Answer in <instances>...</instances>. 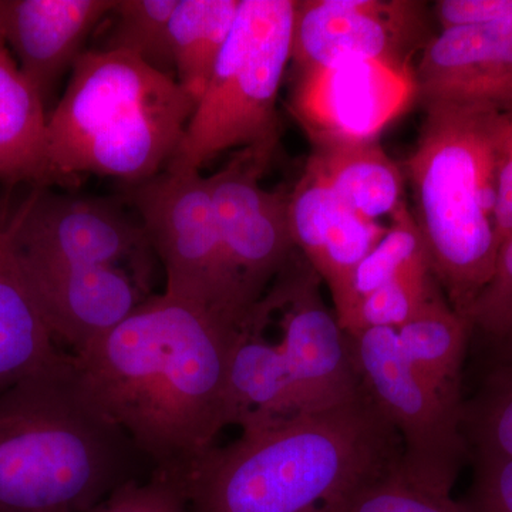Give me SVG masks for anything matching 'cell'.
Instances as JSON below:
<instances>
[{
    "mask_svg": "<svg viewBox=\"0 0 512 512\" xmlns=\"http://www.w3.org/2000/svg\"><path fill=\"white\" fill-rule=\"evenodd\" d=\"M195 107L177 79L138 57L86 50L47 114L46 156L56 187H76L87 174L131 185L161 173Z\"/></svg>",
    "mask_w": 512,
    "mask_h": 512,
    "instance_id": "277c9868",
    "label": "cell"
},
{
    "mask_svg": "<svg viewBox=\"0 0 512 512\" xmlns=\"http://www.w3.org/2000/svg\"><path fill=\"white\" fill-rule=\"evenodd\" d=\"M500 345L504 352V362H512V330Z\"/></svg>",
    "mask_w": 512,
    "mask_h": 512,
    "instance_id": "e575fe53",
    "label": "cell"
},
{
    "mask_svg": "<svg viewBox=\"0 0 512 512\" xmlns=\"http://www.w3.org/2000/svg\"><path fill=\"white\" fill-rule=\"evenodd\" d=\"M241 0H180L170 22L175 79L200 101L227 43Z\"/></svg>",
    "mask_w": 512,
    "mask_h": 512,
    "instance_id": "603a6c76",
    "label": "cell"
},
{
    "mask_svg": "<svg viewBox=\"0 0 512 512\" xmlns=\"http://www.w3.org/2000/svg\"><path fill=\"white\" fill-rule=\"evenodd\" d=\"M417 100L512 116V20L440 30L416 66Z\"/></svg>",
    "mask_w": 512,
    "mask_h": 512,
    "instance_id": "5bb4252c",
    "label": "cell"
},
{
    "mask_svg": "<svg viewBox=\"0 0 512 512\" xmlns=\"http://www.w3.org/2000/svg\"><path fill=\"white\" fill-rule=\"evenodd\" d=\"M430 18L419 0H296L291 63L298 73L352 57L416 67Z\"/></svg>",
    "mask_w": 512,
    "mask_h": 512,
    "instance_id": "7c38bea8",
    "label": "cell"
},
{
    "mask_svg": "<svg viewBox=\"0 0 512 512\" xmlns=\"http://www.w3.org/2000/svg\"><path fill=\"white\" fill-rule=\"evenodd\" d=\"M241 333L164 292L148 296L73 362L153 473L184 488L229 426L228 362Z\"/></svg>",
    "mask_w": 512,
    "mask_h": 512,
    "instance_id": "6da1fadb",
    "label": "cell"
},
{
    "mask_svg": "<svg viewBox=\"0 0 512 512\" xmlns=\"http://www.w3.org/2000/svg\"><path fill=\"white\" fill-rule=\"evenodd\" d=\"M133 441L67 353L0 393V512H94L130 481Z\"/></svg>",
    "mask_w": 512,
    "mask_h": 512,
    "instance_id": "3957f363",
    "label": "cell"
},
{
    "mask_svg": "<svg viewBox=\"0 0 512 512\" xmlns=\"http://www.w3.org/2000/svg\"><path fill=\"white\" fill-rule=\"evenodd\" d=\"M180 0H117L113 26L103 50H119L143 60L151 69L174 77L170 22Z\"/></svg>",
    "mask_w": 512,
    "mask_h": 512,
    "instance_id": "d4e9b609",
    "label": "cell"
},
{
    "mask_svg": "<svg viewBox=\"0 0 512 512\" xmlns=\"http://www.w3.org/2000/svg\"><path fill=\"white\" fill-rule=\"evenodd\" d=\"M461 424L470 457L512 458V362L495 367L464 402Z\"/></svg>",
    "mask_w": 512,
    "mask_h": 512,
    "instance_id": "484cf974",
    "label": "cell"
},
{
    "mask_svg": "<svg viewBox=\"0 0 512 512\" xmlns=\"http://www.w3.org/2000/svg\"><path fill=\"white\" fill-rule=\"evenodd\" d=\"M229 426L242 430L296 414L295 390L284 353L262 330L247 329L231 350L227 372Z\"/></svg>",
    "mask_w": 512,
    "mask_h": 512,
    "instance_id": "44dd1931",
    "label": "cell"
},
{
    "mask_svg": "<svg viewBox=\"0 0 512 512\" xmlns=\"http://www.w3.org/2000/svg\"><path fill=\"white\" fill-rule=\"evenodd\" d=\"M352 342L367 392L402 440L400 470L414 483L451 493L470 457L463 406L444 399L404 359L396 330H365Z\"/></svg>",
    "mask_w": 512,
    "mask_h": 512,
    "instance_id": "ba28073f",
    "label": "cell"
},
{
    "mask_svg": "<svg viewBox=\"0 0 512 512\" xmlns=\"http://www.w3.org/2000/svg\"><path fill=\"white\" fill-rule=\"evenodd\" d=\"M495 184V235L500 247L512 234V116L508 117L498 140Z\"/></svg>",
    "mask_w": 512,
    "mask_h": 512,
    "instance_id": "d6a6232c",
    "label": "cell"
},
{
    "mask_svg": "<svg viewBox=\"0 0 512 512\" xmlns=\"http://www.w3.org/2000/svg\"><path fill=\"white\" fill-rule=\"evenodd\" d=\"M289 221L296 251L328 286L336 308L387 227L360 217L306 168L289 192Z\"/></svg>",
    "mask_w": 512,
    "mask_h": 512,
    "instance_id": "e0dca14e",
    "label": "cell"
},
{
    "mask_svg": "<svg viewBox=\"0 0 512 512\" xmlns=\"http://www.w3.org/2000/svg\"><path fill=\"white\" fill-rule=\"evenodd\" d=\"M10 227L25 261L123 269L151 293L156 254L140 220L116 202L29 188L13 207Z\"/></svg>",
    "mask_w": 512,
    "mask_h": 512,
    "instance_id": "9c48e42d",
    "label": "cell"
},
{
    "mask_svg": "<svg viewBox=\"0 0 512 512\" xmlns=\"http://www.w3.org/2000/svg\"><path fill=\"white\" fill-rule=\"evenodd\" d=\"M12 192L13 190H9V188H0V228L8 222L16 204L13 201Z\"/></svg>",
    "mask_w": 512,
    "mask_h": 512,
    "instance_id": "836d02e7",
    "label": "cell"
},
{
    "mask_svg": "<svg viewBox=\"0 0 512 512\" xmlns=\"http://www.w3.org/2000/svg\"><path fill=\"white\" fill-rule=\"evenodd\" d=\"M402 454L363 387L332 409L249 427L215 447L185 484L188 512H343L357 491L402 466Z\"/></svg>",
    "mask_w": 512,
    "mask_h": 512,
    "instance_id": "7a4b0ae2",
    "label": "cell"
},
{
    "mask_svg": "<svg viewBox=\"0 0 512 512\" xmlns=\"http://www.w3.org/2000/svg\"><path fill=\"white\" fill-rule=\"evenodd\" d=\"M440 288L430 259H424L357 303L342 328L350 338L369 329H400Z\"/></svg>",
    "mask_w": 512,
    "mask_h": 512,
    "instance_id": "4316f807",
    "label": "cell"
},
{
    "mask_svg": "<svg viewBox=\"0 0 512 512\" xmlns=\"http://www.w3.org/2000/svg\"><path fill=\"white\" fill-rule=\"evenodd\" d=\"M167 276L168 293L227 323L249 329L259 302L242 281L222 241L207 177L188 168L124 185Z\"/></svg>",
    "mask_w": 512,
    "mask_h": 512,
    "instance_id": "52a82bcc",
    "label": "cell"
},
{
    "mask_svg": "<svg viewBox=\"0 0 512 512\" xmlns=\"http://www.w3.org/2000/svg\"><path fill=\"white\" fill-rule=\"evenodd\" d=\"M417 100L416 67L342 59L303 70L289 110L312 146L379 140Z\"/></svg>",
    "mask_w": 512,
    "mask_h": 512,
    "instance_id": "8fae6325",
    "label": "cell"
},
{
    "mask_svg": "<svg viewBox=\"0 0 512 512\" xmlns=\"http://www.w3.org/2000/svg\"><path fill=\"white\" fill-rule=\"evenodd\" d=\"M274 154L259 148L239 150L207 177L229 258L259 303L298 252L289 221V192L269 191L261 184Z\"/></svg>",
    "mask_w": 512,
    "mask_h": 512,
    "instance_id": "4fadbf2b",
    "label": "cell"
},
{
    "mask_svg": "<svg viewBox=\"0 0 512 512\" xmlns=\"http://www.w3.org/2000/svg\"><path fill=\"white\" fill-rule=\"evenodd\" d=\"M296 0H241L237 20L168 168L201 171L229 150L275 151ZM165 167V168H167Z\"/></svg>",
    "mask_w": 512,
    "mask_h": 512,
    "instance_id": "8992f818",
    "label": "cell"
},
{
    "mask_svg": "<svg viewBox=\"0 0 512 512\" xmlns=\"http://www.w3.org/2000/svg\"><path fill=\"white\" fill-rule=\"evenodd\" d=\"M343 512H470L453 494L409 480L402 470L390 471L357 491Z\"/></svg>",
    "mask_w": 512,
    "mask_h": 512,
    "instance_id": "83f0119b",
    "label": "cell"
},
{
    "mask_svg": "<svg viewBox=\"0 0 512 512\" xmlns=\"http://www.w3.org/2000/svg\"><path fill=\"white\" fill-rule=\"evenodd\" d=\"M473 483L466 504L470 512H512V458L473 456Z\"/></svg>",
    "mask_w": 512,
    "mask_h": 512,
    "instance_id": "4dcf8cb0",
    "label": "cell"
},
{
    "mask_svg": "<svg viewBox=\"0 0 512 512\" xmlns=\"http://www.w3.org/2000/svg\"><path fill=\"white\" fill-rule=\"evenodd\" d=\"M305 168L366 220L392 217L406 202V175L379 140L313 147Z\"/></svg>",
    "mask_w": 512,
    "mask_h": 512,
    "instance_id": "ffe728a7",
    "label": "cell"
},
{
    "mask_svg": "<svg viewBox=\"0 0 512 512\" xmlns=\"http://www.w3.org/2000/svg\"><path fill=\"white\" fill-rule=\"evenodd\" d=\"M275 281L261 306L269 316L282 313L278 345L291 373L296 414L349 402L365 384L352 338L323 302L318 274L296 252Z\"/></svg>",
    "mask_w": 512,
    "mask_h": 512,
    "instance_id": "30bf717a",
    "label": "cell"
},
{
    "mask_svg": "<svg viewBox=\"0 0 512 512\" xmlns=\"http://www.w3.org/2000/svg\"><path fill=\"white\" fill-rule=\"evenodd\" d=\"M434 13L441 30L512 20V0H439Z\"/></svg>",
    "mask_w": 512,
    "mask_h": 512,
    "instance_id": "1f68e13d",
    "label": "cell"
},
{
    "mask_svg": "<svg viewBox=\"0 0 512 512\" xmlns=\"http://www.w3.org/2000/svg\"><path fill=\"white\" fill-rule=\"evenodd\" d=\"M67 353L57 346L23 274L13 249L9 217L0 228V393L59 362Z\"/></svg>",
    "mask_w": 512,
    "mask_h": 512,
    "instance_id": "ac0fdd59",
    "label": "cell"
},
{
    "mask_svg": "<svg viewBox=\"0 0 512 512\" xmlns=\"http://www.w3.org/2000/svg\"><path fill=\"white\" fill-rule=\"evenodd\" d=\"M46 106L0 33V184L56 187L46 156Z\"/></svg>",
    "mask_w": 512,
    "mask_h": 512,
    "instance_id": "d6986e66",
    "label": "cell"
},
{
    "mask_svg": "<svg viewBox=\"0 0 512 512\" xmlns=\"http://www.w3.org/2000/svg\"><path fill=\"white\" fill-rule=\"evenodd\" d=\"M117 0H0V33L45 106Z\"/></svg>",
    "mask_w": 512,
    "mask_h": 512,
    "instance_id": "2e32d148",
    "label": "cell"
},
{
    "mask_svg": "<svg viewBox=\"0 0 512 512\" xmlns=\"http://www.w3.org/2000/svg\"><path fill=\"white\" fill-rule=\"evenodd\" d=\"M471 330L468 320L454 311L441 288L396 330L397 346L404 359L444 399L460 407L464 404L461 375Z\"/></svg>",
    "mask_w": 512,
    "mask_h": 512,
    "instance_id": "7402d4cb",
    "label": "cell"
},
{
    "mask_svg": "<svg viewBox=\"0 0 512 512\" xmlns=\"http://www.w3.org/2000/svg\"><path fill=\"white\" fill-rule=\"evenodd\" d=\"M94 512H188L183 485L161 474L133 480L119 488Z\"/></svg>",
    "mask_w": 512,
    "mask_h": 512,
    "instance_id": "f546056e",
    "label": "cell"
},
{
    "mask_svg": "<svg viewBox=\"0 0 512 512\" xmlns=\"http://www.w3.org/2000/svg\"><path fill=\"white\" fill-rule=\"evenodd\" d=\"M471 329L503 342L512 330V234L498 249L494 274L467 313Z\"/></svg>",
    "mask_w": 512,
    "mask_h": 512,
    "instance_id": "f1b7e54d",
    "label": "cell"
},
{
    "mask_svg": "<svg viewBox=\"0 0 512 512\" xmlns=\"http://www.w3.org/2000/svg\"><path fill=\"white\" fill-rule=\"evenodd\" d=\"M18 261L56 342L72 356L117 328L153 295L123 269L42 264L19 256Z\"/></svg>",
    "mask_w": 512,
    "mask_h": 512,
    "instance_id": "9a60e30c",
    "label": "cell"
},
{
    "mask_svg": "<svg viewBox=\"0 0 512 512\" xmlns=\"http://www.w3.org/2000/svg\"><path fill=\"white\" fill-rule=\"evenodd\" d=\"M390 221L380 241L356 266L348 291L335 308L340 326L367 295L382 288L409 266L430 259L419 224L406 202L394 212Z\"/></svg>",
    "mask_w": 512,
    "mask_h": 512,
    "instance_id": "cb8c5ba5",
    "label": "cell"
},
{
    "mask_svg": "<svg viewBox=\"0 0 512 512\" xmlns=\"http://www.w3.org/2000/svg\"><path fill=\"white\" fill-rule=\"evenodd\" d=\"M404 164L431 271L467 319L494 274L497 147L508 117L480 107L430 106Z\"/></svg>",
    "mask_w": 512,
    "mask_h": 512,
    "instance_id": "5b68a950",
    "label": "cell"
}]
</instances>
